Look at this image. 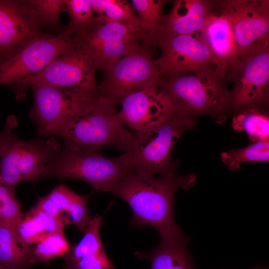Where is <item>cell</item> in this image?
Masks as SVG:
<instances>
[{
  "mask_svg": "<svg viewBox=\"0 0 269 269\" xmlns=\"http://www.w3.org/2000/svg\"><path fill=\"white\" fill-rule=\"evenodd\" d=\"M130 171L124 153L116 157L103 155L100 150L64 145L46 165L40 178L80 179L92 185L93 192H110Z\"/></svg>",
  "mask_w": 269,
  "mask_h": 269,
  "instance_id": "obj_3",
  "label": "cell"
},
{
  "mask_svg": "<svg viewBox=\"0 0 269 269\" xmlns=\"http://www.w3.org/2000/svg\"><path fill=\"white\" fill-rule=\"evenodd\" d=\"M145 35L136 32L125 25L113 21H101L92 31L75 39L87 49L115 39H125Z\"/></svg>",
  "mask_w": 269,
  "mask_h": 269,
  "instance_id": "obj_24",
  "label": "cell"
},
{
  "mask_svg": "<svg viewBox=\"0 0 269 269\" xmlns=\"http://www.w3.org/2000/svg\"><path fill=\"white\" fill-rule=\"evenodd\" d=\"M65 10L69 20L64 28L74 37L87 34L103 21L96 14L90 0H65Z\"/></svg>",
  "mask_w": 269,
  "mask_h": 269,
  "instance_id": "obj_23",
  "label": "cell"
},
{
  "mask_svg": "<svg viewBox=\"0 0 269 269\" xmlns=\"http://www.w3.org/2000/svg\"><path fill=\"white\" fill-rule=\"evenodd\" d=\"M96 71L91 54L78 42L74 48L54 59L40 71L23 80L11 89L17 100L24 98L28 87L33 85L67 88L100 95Z\"/></svg>",
  "mask_w": 269,
  "mask_h": 269,
  "instance_id": "obj_6",
  "label": "cell"
},
{
  "mask_svg": "<svg viewBox=\"0 0 269 269\" xmlns=\"http://www.w3.org/2000/svg\"><path fill=\"white\" fill-rule=\"evenodd\" d=\"M185 235L161 240L159 245L148 252H137L136 256L149 261L151 269H195L187 249Z\"/></svg>",
  "mask_w": 269,
  "mask_h": 269,
  "instance_id": "obj_18",
  "label": "cell"
},
{
  "mask_svg": "<svg viewBox=\"0 0 269 269\" xmlns=\"http://www.w3.org/2000/svg\"><path fill=\"white\" fill-rule=\"evenodd\" d=\"M103 215H96L93 218L88 229L84 234L80 242L71 247L70 251L63 257L64 260H76L93 255L105 251L100 236Z\"/></svg>",
  "mask_w": 269,
  "mask_h": 269,
  "instance_id": "obj_29",
  "label": "cell"
},
{
  "mask_svg": "<svg viewBox=\"0 0 269 269\" xmlns=\"http://www.w3.org/2000/svg\"><path fill=\"white\" fill-rule=\"evenodd\" d=\"M160 50L154 65L163 78L204 69L217 70L215 60L200 31L169 34L158 31L150 41Z\"/></svg>",
  "mask_w": 269,
  "mask_h": 269,
  "instance_id": "obj_8",
  "label": "cell"
},
{
  "mask_svg": "<svg viewBox=\"0 0 269 269\" xmlns=\"http://www.w3.org/2000/svg\"><path fill=\"white\" fill-rule=\"evenodd\" d=\"M194 126L193 119L179 115L132 133L124 153L131 171L160 175L175 173L178 164L171 161L173 148L183 132Z\"/></svg>",
  "mask_w": 269,
  "mask_h": 269,
  "instance_id": "obj_4",
  "label": "cell"
},
{
  "mask_svg": "<svg viewBox=\"0 0 269 269\" xmlns=\"http://www.w3.org/2000/svg\"><path fill=\"white\" fill-rule=\"evenodd\" d=\"M98 18L120 23L131 29L145 35L147 34L141 24L132 5L127 0H90Z\"/></svg>",
  "mask_w": 269,
  "mask_h": 269,
  "instance_id": "obj_21",
  "label": "cell"
},
{
  "mask_svg": "<svg viewBox=\"0 0 269 269\" xmlns=\"http://www.w3.org/2000/svg\"><path fill=\"white\" fill-rule=\"evenodd\" d=\"M38 26L62 32L60 12L65 10V0H25Z\"/></svg>",
  "mask_w": 269,
  "mask_h": 269,
  "instance_id": "obj_25",
  "label": "cell"
},
{
  "mask_svg": "<svg viewBox=\"0 0 269 269\" xmlns=\"http://www.w3.org/2000/svg\"><path fill=\"white\" fill-rule=\"evenodd\" d=\"M33 105L29 115L40 136H53L64 122L97 100L100 95L50 85L30 86Z\"/></svg>",
  "mask_w": 269,
  "mask_h": 269,
  "instance_id": "obj_9",
  "label": "cell"
},
{
  "mask_svg": "<svg viewBox=\"0 0 269 269\" xmlns=\"http://www.w3.org/2000/svg\"><path fill=\"white\" fill-rule=\"evenodd\" d=\"M132 6L147 34L150 43L160 29L164 14L163 8L167 2L164 0H132Z\"/></svg>",
  "mask_w": 269,
  "mask_h": 269,
  "instance_id": "obj_26",
  "label": "cell"
},
{
  "mask_svg": "<svg viewBox=\"0 0 269 269\" xmlns=\"http://www.w3.org/2000/svg\"><path fill=\"white\" fill-rule=\"evenodd\" d=\"M16 233L22 240L29 245L37 244L47 234L37 220L27 213L19 223Z\"/></svg>",
  "mask_w": 269,
  "mask_h": 269,
  "instance_id": "obj_31",
  "label": "cell"
},
{
  "mask_svg": "<svg viewBox=\"0 0 269 269\" xmlns=\"http://www.w3.org/2000/svg\"><path fill=\"white\" fill-rule=\"evenodd\" d=\"M71 247L64 231L48 233L32 248V264L42 263L49 265L53 259L66 255Z\"/></svg>",
  "mask_w": 269,
  "mask_h": 269,
  "instance_id": "obj_27",
  "label": "cell"
},
{
  "mask_svg": "<svg viewBox=\"0 0 269 269\" xmlns=\"http://www.w3.org/2000/svg\"><path fill=\"white\" fill-rule=\"evenodd\" d=\"M195 181L192 175H160L130 171L111 192L130 206L133 214L132 224L150 226L158 231L161 240L167 239L183 234L174 217L175 194L179 187H191Z\"/></svg>",
  "mask_w": 269,
  "mask_h": 269,
  "instance_id": "obj_1",
  "label": "cell"
},
{
  "mask_svg": "<svg viewBox=\"0 0 269 269\" xmlns=\"http://www.w3.org/2000/svg\"><path fill=\"white\" fill-rule=\"evenodd\" d=\"M213 2L205 0H178L164 14L158 31L169 34H190L199 32L211 12Z\"/></svg>",
  "mask_w": 269,
  "mask_h": 269,
  "instance_id": "obj_17",
  "label": "cell"
},
{
  "mask_svg": "<svg viewBox=\"0 0 269 269\" xmlns=\"http://www.w3.org/2000/svg\"><path fill=\"white\" fill-rule=\"evenodd\" d=\"M224 2L232 19L237 63L269 45V1L230 0Z\"/></svg>",
  "mask_w": 269,
  "mask_h": 269,
  "instance_id": "obj_13",
  "label": "cell"
},
{
  "mask_svg": "<svg viewBox=\"0 0 269 269\" xmlns=\"http://www.w3.org/2000/svg\"><path fill=\"white\" fill-rule=\"evenodd\" d=\"M17 123V120L13 115L9 116L7 119L3 129L0 132V153L13 134V130Z\"/></svg>",
  "mask_w": 269,
  "mask_h": 269,
  "instance_id": "obj_34",
  "label": "cell"
},
{
  "mask_svg": "<svg viewBox=\"0 0 269 269\" xmlns=\"http://www.w3.org/2000/svg\"><path fill=\"white\" fill-rule=\"evenodd\" d=\"M0 269H6L0 264Z\"/></svg>",
  "mask_w": 269,
  "mask_h": 269,
  "instance_id": "obj_36",
  "label": "cell"
},
{
  "mask_svg": "<svg viewBox=\"0 0 269 269\" xmlns=\"http://www.w3.org/2000/svg\"><path fill=\"white\" fill-rule=\"evenodd\" d=\"M105 251L76 260H64L62 269H113Z\"/></svg>",
  "mask_w": 269,
  "mask_h": 269,
  "instance_id": "obj_30",
  "label": "cell"
},
{
  "mask_svg": "<svg viewBox=\"0 0 269 269\" xmlns=\"http://www.w3.org/2000/svg\"><path fill=\"white\" fill-rule=\"evenodd\" d=\"M30 210L41 212L55 217H59L63 215V213L60 211L47 195L43 197H39L36 204Z\"/></svg>",
  "mask_w": 269,
  "mask_h": 269,
  "instance_id": "obj_33",
  "label": "cell"
},
{
  "mask_svg": "<svg viewBox=\"0 0 269 269\" xmlns=\"http://www.w3.org/2000/svg\"><path fill=\"white\" fill-rule=\"evenodd\" d=\"M200 32L215 60L216 72L223 78L228 70L237 62L232 19L224 1L213 2Z\"/></svg>",
  "mask_w": 269,
  "mask_h": 269,
  "instance_id": "obj_16",
  "label": "cell"
},
{
  "mask_svg": "<svg viewBox=\"0 0 269 269\" xmlns=\"http://www.w3.org/2000/svg\"><path fill=\"white\" fill-rule=\"evenodd\" d=\"M162 79L129 94L121 101L117 114L134 132L142 131L179 114L165 90Z\"/></svg>",
  "mask_w": 269,
  "mask_h": 269,
  "instance_id": "obj_12",
  "label": "cell"
},
{
  "mask_svg": "<svg viewBox=\"0 0 269 269\" xmlns=\"http://www.w3.org/2000/svg\"><path fill=\"white\" fill-rule=\"evenodd\" d=\"M150 48L144 43L110 65L99 85L100 96L117 106L129 94L160 80Z\"/></svg>",
  "mask_w": 269,
  "mask_h": 269,
  "instance_id": "obj_10",
  "label": "cell"
},
{
  "mask_svg": "<svg viewBox=\"0 0 269 269\" xmlns=\"http://www.w3.org/2000/svg\"><path fill=\"white\" fill-rule=\"evenodd\" d=\"M92 193L80 195L61 183L47 195L62 213L65 212L71 223L83 234L88 229L92 218L87 206Z\"/></svg>",
  "mask_w": 269,
  "mask_h": 269,
  "instance_id": "obj_19",
  "label": "cell"
},
{
  "mask_svg": "<svg viewBox=\"0 0 269 269\" xmlns=\"http://www.w3.org/2000/svg\"><path fill=\"white\" fill-rule=\"evenodd\" d=\"M253 269H268L266 267L258 266V267H256Z\"/></svg>",
  "mask_w": 269,
  "mask_h": 269,
  "instance_id": "obj_35",
  "label": "cell"
},
{
  "mask_svg": "<svg viewBox=\"0 0 269 269\" xmlns=\"http://www.w3.org/2000/svg\"><path fill=\"white\" fill-rule=\"evenodd\" d=\"M32 248L10 228L0 226V264L6 269H29Z\"/></svg>",
  "mask_w": 269,
  "mask_h": 269,
  "instance_id": "obj_20",
  "label": "cell"
},
{
  "mask_svg": "<svg viewBox=\"0 0 269 269\" xmlns=\"http://www.w3.org/2000/svg\"><path fill=\"white\" fill-rule=\"evenodd\" d=\"M27 214L34 216L37 220L46 234L64 231V227L71 223L69 217L64 214L59 217H55L31 210Z\"/></svg>",
  "mask_w": 269,
  "mask_h": 269,
  "instance_id": "obj_32",
  "label": "cell"
},
{
  "mask_svg": "<svg viewBox=\"0 0 269 269\" xmlns=\"http://www.w3.org/2000/svg\"><path fill=\"white\" fill-rule=\"evenodd\" d=\"M244 108L234 116L232 123L233 129L247 133L253 143L269 141L268 115L261 111L255 105L248 106Z\"/></svg>",
  "mask_w": 269,
  "mask_h": 269,
  "instance_id": "obj_22",
  "label": "cell"
},
{
  "mask_svg": "<svg viewBox=\"0 0 269 269\" xmlns=\"http://www.w3.org/2000/svg\"><path fill=\"white\" fill-rule=\"evenodd\" d=\"M234 82L230 103L236 108L267 103L269 95V47L266 45L230 67Z\"/></svg>",
  "mask_w": 269,
  "mask_h": 269,
  "instance_id": "obj_14",
  "label": "cell"
},
{
  "mask_svg": "<svg viewBox=\"0 0 269 269\" xmlns=\"http://www.w3.org/2000/svg\"><path fill=\"white\" fill-rule=\"evenodd\" d=\"M45 33L25 0H0V64Z\"/></svg>",
  "mask_w": 269,
  "mask_h": 269,
  "instance_id": "obj_15",
  "label": "cell"
},
{
  "mask_svg": "<svg viewBox=\"0 0 269 269\" xmlns=\"http://www.w3.org/2000/svg\"><path fill=\"white\" fill-rule=\"evenodd\" d=\"M221 156L228 169L236 171L244 162L268 161L269 142H254L243 148L233 149L223 152Z\"/></svg>",
  "mask_w": 269,
  "mask_h": 269,
  "instance_id": "obj_28",
  "label": "cell"
},
{
  "mask_svg": "<svg viewBox=\"0 0 269 269\" xmlns=\"http://www.w3.org/2000/svg\"><path fill=\"white\" fill-rule=\"evenodd\" d=\"M61 147L53 137L30 140L12 134L0 153V181L14 189L21 181H35Z\"/></svg>",
  "mask_w": 269,
  "mask_h": 269,
  "instance_id": "obj_7",
  "label": "cell"
},
{
  "mask_svg": "<svg viewBox=\"0 0 269 269\" xmlns=\"http://www.w3.org/2000/svg\"><path fill=\"white\" fill-rule=\"evenodd\" d=\"M78 42L64 28L57 34L46 32L33 40L10 59L0 64V86L11 88L43 69Z\"/></svg>",
  "mask_w": 269,
  "mask_h": 269,
  "instance_id": "obj_11",
  "label": "cell"
},
{
  "mask_svg": "<svg viewBox=\"0 0 269 269\" xmlns=\"http://www.w3.org/2000/svg\"><path fill=\"white\" fill-rule=\"evenodd\" d=\"M213 69L162 78L163 86L178 113L193 119L201 114L216 115L230 103V93Z\"/></svg>",
  "mask_w": 269,
  "mask_h": 269,
  "instance_id": "obj_5",
  "label": "cell"
},
{
  "mask_svg": "<svg viewBox=\"0 0 269 269\" xmlns=\"http://www.w3.org/2000/svg\"><path fill=\"white\" fill-rule=\"evenodd\" d=\"M116 106L100 96L62 124L53 136L61 137L64 145L70 147L100 150L113 146L124 151L132 133L124 128Z\"/></svg>",
  "mask_w": 269,
  "mask_h": 269,
  "instance_id": "obj_2",
  "label": "cell"
}]
</instances>
